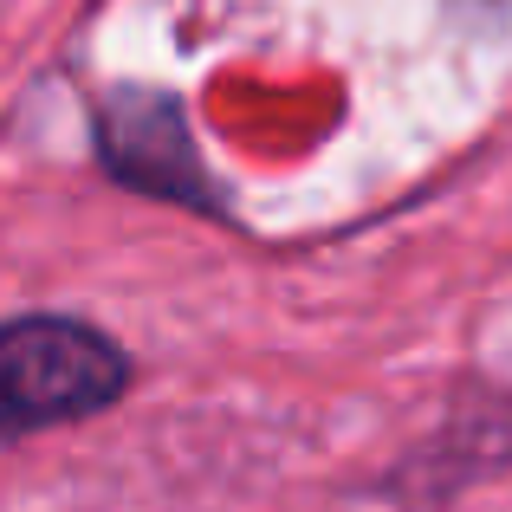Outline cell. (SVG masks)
<instances>
[{
	"label": "cell",
	"instance_id": "cell-1",
	"mask_svg": "<svg viewBox=\"0 0 512 512\" xmlns=\"http://www.w3.org/2000/svg\"><path fill=\"white\" fill-rule=\"evenodd\" d=\"M130 383V363L104 331L78 318H13L0 325V441L33 428L85 422L111 409Z\"/></svg>",
	"mask_w": 512,
	"mask_h": 512
},
{
	"label": "cell",
	"instance_id": "cell-2",
	"mask_svg": "<svg viewBox=\"0 0 512 512\" xmlns=\"http://www.w3.org/2000/svg\"><path fill=\"white\" fill-rule=\"evenodd\" d=\"M454 7H467V13H487V20H506V13H512V0H454Z\"/></svg>",
	"mask_w": 512,
	"mask_h": 512
}]
</instances>
